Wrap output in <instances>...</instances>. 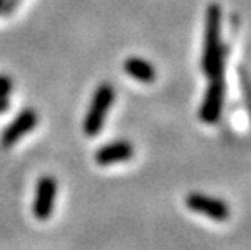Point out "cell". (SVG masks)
I'll use <instances>...</instances> for the list:
<instances>
[{
	"label": "cell",
	"instance_id": "6da1fadb",
	"mask_svg": "<svg viewBox=\"0 0 251 250\" xmlns=\"http://www.w3.org/2000/svg\"><path fill=\"white\" fill-rule=\"evenodd\" d=\"M226 52L227 49L222 42V8L212 2L206 10L204 47L201 56V70L207 78L224 75Z\"/></svg>",
	"mask_w": 251,
	"mask_h": 250
},
{
	"label": "cell",
	"instance_id": "7a4b0ae2",
	"mask_svg": "<svg viewBox=\"0 0 251 250\" xmlns=\"http://www.w3.org/2000/svg\"><path fill=\"white\" fill-rule=\"evenodd\" d=\"M114 99H115V89L112 84L100 83L99 86L96 88L91 106L86 115H84V122H83L84 135L96 137L102 130L105 117H107L112 104H114Z\"/></svg>",
	"mask_w": 251,
	"mask_h": 250
},
{
	"label": "cell",
	"instance_id": "3957f363",
	"mask_svg": "<svg viewBox=\"0 0 251 250\" xmlns=\"http://www.w3.org/2000/svg\"><path fill=\"white\" fill-rule=\"evenodd\" d=\"M209 86L206 89L204 99L200 106V117L201 122L204 124H216L221 119L222 108H224V99H226V82H224V75L212 77L209 78Z\"/></svg>",
	"mask_w": 251,
	"mask_h": 250
},
{
	"label": "cell",
	"instance_id": "277c9868",
	"mask_svg": "<svg viewBox=\"0 0 251 250\" xmlns=\"http://www.w3.org/2000/svg\"><path fill=\"white\" fill-rule=\"evenodd\" d=\"M185 205L198 215L207 216L214 221H226L230 218V208L224 200L214 196L191 192L185 196Z\"/></svg>",
	"mask_w": 251,
	"mask_h": 250
},
{
	"label": "cell",
	"instance_id": "5b68a950",
	"mask_svg": "<svg viewBox=\"0 0 251 250\" xmlns=\"http://www.w3.org/2000/svg\"><path fill=\"white\" fill-rule=\"evenodd\" d=\"M57 195V180L52 175H44L37 180L36 195L33 201V215L36 220L47 221L52 216Z\"/></svg>",
	"mask_w": 251,
	"mask_h": 250
},
{
	"label": "cell",
	"instance_id": "8992f818",
	"mask_svg": "<svg viewBox=\"0 0 251 250\" xmlns=\"http://www.w3.org/2000/svg\"><path fill=\"white\" fill-rule=\"evenodd\" d=\"M37 125V112L33 109H25L15 117L13 122L3 130L0 143L3 148H12L21 137H25L29 130Z\"/></svg>",
	"mask_w": 251,
	"mask_h": 250
},
{
	"label": "cell",
	"instance_id": "52a82bcc",
	"mask_svg": "<svg viewBox=\"0 0 251 250\" xmlns=\"http://www.w3.org/2000/svg\"><path fill=\"white\" fill-rule=\"evenodd\" d=\"M135 148L128 140H117L100 146L94 154V159L99 166H110V164L125 163L133 158Z\"/></svg>",
	"mask_w": 251,
	"mask_h": 250
},
{
	"label": "cell",
	"instance_id": "ba28073f",
	"mask_svg": "<svg viewBox=\"0 0 251 250\" xmlns=\"http://www.w3.org/2000/svg\"><path fill=\"white\" fill-rule=\"evenodd\" d=\"M124 70L131 78L138 80L141 83H152L156 82V68L151 62L144 60L141 57H128L124 62Z\"/></svg>",
	"mask_w": 251,
	"mask_h": 250
},
{
	"label": "cell",
	"instance_id": "9c48e42d",
	"mask_svg": "<svg viewBox=\"0 0 251 250\" xmlns=\"http://www.w3.org/2000/svg\"><path fill=\"white\" fill-rule=\"evenodd\" d=\"M13 89L12 78L7 75H0V98H8Z\"/></svg>",
	"mask_w": 251,
	"mask_h": 250
},
{
	"label": "cell",
	"instance_id": "30bf717a",
	"mask_svg": "<svg viewBox=\"0 0 251 250\" xmlns=\"http://www.w3.org/2000/svg\"><path fill=\"white\" fill-rule=\"evenodd\" d=\"M18 3H20V0H3L2 7H0V13H2V15H10L15 8L18 7Z\"/></svg>",
	"mask_w": 251,
	"mask_h": 250
},
{
	"label": "cell",
	"instance_id": "8fae6325",
	"mask_svg": "<svg viewBox=\"0 0 251 250\" xmlns=\"http://www.w3.org/2000/svg\"><path fill=\"white\" fill-rule=\"evenodd\" d=\"M10 108V99L8 98H0V114H3L5 111Z\"/></svg>",
	"mask_w": 251,
	"mask_h": 250
},
{
	"label": "cell",
	"instance_id": "7c38bea8",
	"mask_svg": "<svg viewBox=\"0 0 251 250\" xmlns=\"http://www.w3.org/2000/svg\"><path fill=\"white\" fill-rule=\"evenodd\" d=\"M2 2H3V0H0V7H2Z\"/></svg>",
	"mask_w": 251,
	"mask_h": 250
}]
</instances>
